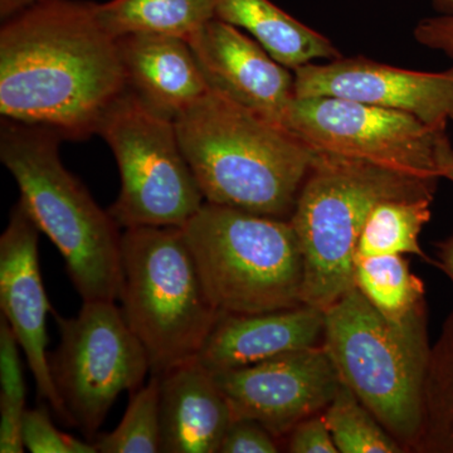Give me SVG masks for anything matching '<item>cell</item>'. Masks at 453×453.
I'll return each mask as SVG.
<instances>
[{
    "mask_svg": "<svg viewBox=\"0 0 453 453\" xmlns=\"http://www.w3.org/2000/svg\"><path fill=\"white\" fill-rule=\"evenodd\" d=\"M432 199L421 196L378 203L363 226L357 256L416 255L427 259L419 235L431 219Z\"/></svg>",
    "mask_w": 453,
    "mask_h": 453,
    "instance_id": "obj_22",
    "label": "cell"
},
{
    "mask_svg": "<svg viewBox=\"0 0 453 453\" xmlns=\"http://www.w3.org/2000/svg\"><path fill=\"white\" fill-rule=\"evenodd\" d=\"M120 308L163 375L196 359L219 319L179 226H136L121 235Z\"/></svg>",
    "mask_w": 453,
    "mask_h": 453,
    "instance_id": "obj_7",
    "label": "cell"
},
{
    "mask_svg": "<svg viewBox=\"0 0 453 453\" xmlns=\"http://www.w3.org/2000/svg\"><path fill=\"white\" fill-rule=\"evenodd\" d=\"M127 91L174 121L210 91L192 47L174 35H135L116 38Z\"/></svg>",
    "mask_w": 453,
    "mask_h": 453,
    "instance_id": "obj_16",
    "label": "cell"
},
{
    "mask_svg": "<svg viewBox=\"0 0 453 453\" xmlns=\"http://www.w3.org/2000/svg\"><path fill=\"white\" fill-rule=\"evenodd\" d=\"M437 266L449 276L453 283V234L438 244Z\"/></svg>",
    "mask_w": 453,
    "mask_h": 453,
    "instance_id": "obj_32",
    "label": "cell"
},
{
    "mask_svg": "<svg viewBox=\"0 0 453 453\" xmlns=\"http://www.w3.org/2000/svg\"><path fill=\"white\" fill-rule=\"evenodd\" d=\"M52 131L3 120L0 159L19 188L25 210L55 244L82 301H118L121 226L59 157Z\"/></svg>",
    "mask_w": 453,
    "mask_h": 453,
    "instance_id": "obj_3",
    "label": "cell"
},
{
    "mask_svg": "<svg viewBox=\"0 0 453 453\" xmlns=\"http://www.w3.org/2000/svg\"><path fill=\"white\" fill-rule=\"evenodd\" d=\"M286 437V449L291 453H339L323 413L297 423Z\"/></svg>",
    "mask_w": 453,
    "mask_h": 453,
    "instance_id": "obj_28",
    "label": "cell"
},
{
    "mask_svg": "<svg viewBox=\"0 0 453 453\" xmlns=\"http://www.w3.org/2000/svg\"><path fill=\"white\" fill-rule=\"evenodd\" d=\"M323 347L342 383L411 452L422 422L431 348L427 309L395 323L357 288L325 310Z\"/></svg>",
    "mask_w": 453,
    "mask_h": 453,
    "instance_id": "obj_5",
    "label": "cell"
},
{
    "mask_svg": "<svg viewBox=\"0 0 453 453\" xmlns=\"http://www.w3.org/2000/svg\"><path fill=\"white\" fill-rule=\"evenodd\" d=\"M41 2L43 0H0V18L4 22Z\"/></svg>",
    "mask_w": 453,
    "mask_h": 453,
    "instance_id": "obj_33",
    "label": "cell"
},
{
    "mask_svg": "<svg viewBox=\"0 0 453 453\" xmlns=\"http://www.w3.org/2000/svg\"><path fill=\"white\" fill-rule=\"evenodd\" d=\"M41 231L18 201L0 237V310L26 354L40 399L59 421L71 426L50 374L47 318L52 311L42 281L38 241Z\"/></svg>",
    "mask_w": 453,
    "mask_h": 453,
    "instance_id": "obj_13",
    "label": "cell"
},
{
    "mask_svg": "<svg viewBox=\"0 0 453 453\" xmlns=\"http://www.w3.org/2000/svg\"><path fill=\"white\" fill-rule=\"evenodd\" d=\"M411 452L453 453V311L431 348L421 427Z\"/></svg>",
    "mask_w": 453,
    "mask_h": 453,
    "instance_id": "obj_20",
    "label": "cell"
},
{
    "mask_svg": "<svg viewBox=\"0 0 453 453\" xmlns=\"http://www.w3.org/2000/svg\"><path fill=\"white\" fill-rule=\"evenodd\" d=\"M437 181L316 151L290 219L303 253V305L325 311L356 288L357 242L378 203L434 198Z\"/></svg>",
    "mask_w": 453,
    "mask_h": 453,
    "instance_id": "obj_4",
    "label": "cell"
},
{
    "mask_svg": "<svg viewBox=\"0 0 453 453\" xmlns=\"http://www.w3.org/2000/svg\"><path fill=\"white\" fill-rule=\"evenodd\" d=\"M437 169L440 178L453 183V148L449 136L441 142L437 154Z\"/></svg>",
    "mask_w": 453,
    "mask_h": 453,
    "instance_id": "obj_31",
    "label": "cell"
},
{
    "mask_svg": "<svg viewBox=\"0 0 453 453\" xmlns=\"http://www.w3.org/2000/svg\"><path fill=\"white\" fill-rule=\"evenodd\" d=\"M181 231L219 314L303 305V253L290 219L204 202Z\"/></svg>",
    "mask_w": 453,
    "mask_h": 453,
    "instance_id": "obj_6",
    "label": "cell"
},
{
    "mask_svg": "<svg viewBox=\"0 0 453 453\" xmlns=\"http://www.w3.org/2000/svg\"><path fill=\"white\" fill-rule=\"evenodd\" d=\"M414 37L423 46L440 50L453 62V14L422 20L414 31Z\"/></svg>",
    "mask_w": 453,
    "mask_h": 453,
    "instance_id": "obj_29",
    "label": "cell"
},
{
    "mask_svg": "<svg viewBox=\"0 0 453 453\" xmlns=\"http://www.w3.org/2000/svg\"><path fill=\"white\" fill-rule=\"evenodd\" d=\"M339 453H403L405 449L342 383L323 412Z\"/></svg>",
    "mask_w": 453,
    "mask_h": 453,
    "instance_id": "obj_23",
    "label": "cell"
},
{
    "mask_svg": "<svg viewBox=\"0 0 453 453\" xmlns=\"http://www.w3.org/2000/svg\"><path fill=\"white\" fill-rule=\"evenodd\" d=\"M59 344L50 374L71 426L94 441L121 393L144 386L150 363L116 301H83L73 318L55 314Z\"/></svg>",
    "mask_w": 453,
    "mask_h": 453,
    "instance_id": "obj_9",
    "label": "cell"
},
{
    "mask_svg": "<svg viewBox=\"0 0 453 453\" xmlns=\"http://www.w3.org/2000/svg\"><path fill=\"white\" fill-rule=\"evenodd\" d=\"M232 421L216 377L198 360L160 375L162 452L219 453Z\"/></svg>",
    "mask_w": 453,
    "mask_h": 453,
    "instance_id": "obj_17",
    "label": "cell"
},
{
    "mask_svg": "<svg viewBox=\"0 0 453 453\" xmlns=\"http://www.w3.org/2000/svg\"><path fill=\"white\" fill-rule=\"evenodd\" d=\"M127 89L118 43L98 23L95 3L43 0L3 22V120L85 140Z\"/></svg>",
    "mask_w": 453,
    "mask_h": 453,
    "instance_id": "obj_1",
    "label": "cell"
},
{
    "mask_svg": "<svg viewBox=\"0 0 453 453\" xmlns=\"http://www.w3.org/2000/svg\"><path fill=\"white\" fill-rule=\"evenodd\" d=\"M20 345L4 318L0 319V404L27 410V386Z\"/></svg>",
    "mask_w": 453,
    "mask_h": 453,
    "instance_id": "obj_26",
    "label": "cell"
},
{
    "mask_svg": "<svg viewBox=\"0 0 453 453\" xmlns=\"http://www.w3.org/2000/svg\"><path fill=\"white\" fill-rule=\"evenodd\" d=\"M354 286L387 320L401 323L425 305V285L402 255L357 256Z\"/></svg>",
    "mask_w": 453,
    "mask_h": 453,
    "instance_id": "obj_21",
    "label": "cell"
},
{
    "mask_svg": "<svg viewBox=\"0 0 453 453\" xmlns=\"http://www.w3.org/2000/svg\"><path fill=\"white\" fill-rule=\"evenodd\" d=\"M277 438L259 423L234 419L226 429L219 453H276Z\"/></svg>",
    "mask_w": 453,
    "mask_h": 453,
    "instance_id": "obj_27",
    "label": "cell"
},
{
    "mask_svg": "<svg viewBox=\"0 0 453 453\" xmlns=\"http://www.w3.org/2000/svg\"><path fill=\"white\" fill-rule=\"evenodd\" d=\"M211 91L288 127L295 74L251 35L223 20H210L188 40Z\"/></svg>",
    "mask_w": 453,
    "mask_h": 453,
    "instance_id": "obj_14",
    "label": "cell"
},
{
    "mask_svg": "<svg viewBox=\"0 0 453 453\" xmlns=\"http://www.w3.org/2000/svg\"><path fill=\"white\" fill-rule=\"evenodd\" d=\"M288 127L316 151L440 179L437 154L446 127L408 113L340 97H295Z\"/></svg>",
    "mask_w": 453,
    "mask_h": 453,
    "instance_id": "obj_10",
    "label": "cell"
},
{
    "mask_svg": "<svg viewBox=\"0 0 453 453\" xmlns=\"http://www.w3.org/2000/svg\"><path fill=\"white\" fill-rule=\"evenodd\" d=\"M434 3L443 14H453V0H434Z\"/></svg>",
    "mask_w": 453,
    "mask_h": 453,
    "instance_id": "obj_34",
    "label": "cell"
},
{
    "mask_svg": "<svg viewBox=\"0 0 453 453\" xmlns=\"http://www.w3.org/2000/svg\"><path fill=\"white\" fill-rule=\"evenodd\" d=\"M214 377L234 419L257 422L276 438L288 436L297 423L323 413L342 386L323 345L216 372Z\"/></svg>",
    "mask_w": 453,
    "mask_h": 453,
    "instance_id": "obj_11",
    "label": "cell"
},
{
    "mask_svg": "<svg viewBox=\"0 0 453 453\" xmlns=\"http://www.w3.org/2000/svg\"><path fill=\"white\" fill-rule=\"evenodd\" d=\"M95 14L115 40L146 33L188 41L216 18L213 0H110L95 3Z\"/></svg>",
    "mask_w": 453,
    "mask_h": 453,
    "instance_id": "obj_19",
    "label": "cell"
},
{
    "mask_svg": "<svg viewBox=\"0 0 453 453\" xmlns=\"http://www.w3.org/2000/svg\"><path fill=\"white\" fill-rule=\"evenodd\" d=\"M22 434L26 449L32 453H98L94 441L79 440L56 428L47 405L25 411Z\"/></svg>",
    "mask_w": 453,
    "mask_h": 453,
    "instance_id": "obj_25",
    "label": "cell"
},
{
    "mask_svg": "<svg viewBox=\"0 0 453 453\" xmlns=\"http://www.w3.org/2000/svg\"><path fill=\"white\" fill-rule=\"evenodd\" d=\"M94 443L98 453L162 452L159 375L151 374L145 386L131 392L129 405L118 427L98 434Z\"/></svg>",
    "mask_w": 453,
    "mask_h": 453,
    "instance_id": "obj_24",
    "label": "cell"
},
{
    "mask_svg": "<svg viewBox=\"0 0 453 453\" xmlns=\"http://www.w3.org/2000/svg\"><path fill=\"white\" fill-rule=\"evenodd\" d=\"M295 97L329 96L408 113L434 127L453 121V67L419 73L372 59H332L294 71Z\"/></svg>",
    "mask_w": 453,
    "mask_h": 453,
    "instance_id": "obj_12",
    "label": "cell"
},
{
    "mask_svg": "<svg viewBox=\"0 0 453 453\" xmlns=\"http://www.w3.org/2000/svg\"><path fill=\"white\" fill-rule=\"evenodd\" d=\"M25 411L11 405L0 404V452L22 453L25 451L22 434Z\"/></svg>",
    "mask_w": 453,
    "mask_h": 453,
    "instance_id": "obj_30",
    "label": "cell"
},
{
    "mask_svg": "<svg viewBox=\"0 0 453 453\" xmlns=\"http://www.w3.org/2000/svg\"><path fill=\"white\" fill-rule=\"evenodd\" d=\"M214 16L244 29L277 62L295 71L316 59H336L332 42L270 0H213Z\"/></svg>",
    "mask_w": 453,
    "mask_h": 453,
    "instance_id": "obj_18",
    "label": "cell"
},
{
    "mask_svg": "<svg viewBox=\"0 0 453 453\" xmlns=\"http://www.w3.org/2000/svg\"><path fill=\"white\" fill-rule=\"evenodd\" d=\"M174 124L205 202L291 219L316 155L296 134L211 88Z\"/></svg>",
    "mask_w": 453,
    "mask_h": 453,
    "instance_id": "obj_2",
    "label": "cell"
},
{
    "mask_svg": "<svg viewBox=\"0 0 453 453\" xmlns=\"http://www.w3.org/2000/svg\"><path fill=\"white\" fill-rule=\"evenodd\" d=\"M97 135L111 149L120 172V193L109 211L121 228H181L201 210L204 196L174 121L127 89L107 111Z\"/></svg>",
    "mask_w": 453,
    "mask_h": 453,
    "instance_id": "obj_8",
    "label": "cell"
},
{
    "mask_svg": "<svg viewBox=\"0 0 453 453\" xmlns=\"http://www.w3.org/2000/svg\"><path fill=\"white\" fill-rule=\"evenodd\" d=\"M325 314L309 305L259 312L220 314L196 360L216 372L323 345Z\"/></svg>",
    "mask_w": 453,
    "mask_h": 453,
    "instance_id": "obj_15",
    "label": "cell"
}]
</instances>
